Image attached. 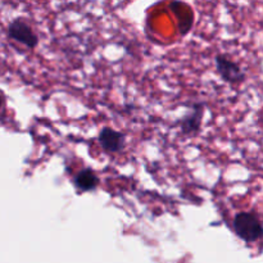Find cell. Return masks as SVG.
Listing matches in <instances>:
<instances>
[{"label": "cell", "instance_id": "6da1fadb", "mask_svg": "<svg viewBox=\"0 0 263 263\" xmlns=\"http://www.w3.org/2000/svg\"><path fill=\"white\" fill-rule=\"evenodd\" d=\"M234 231L246 243H254L263 238V225L253 212H239L233 221Z\"/></svg>", "mask_w": 263, "mask_h": 263}, {"label": "cell", "instance_id": "7a4b0ae2", "mask_svg": "<svg viewBox=\"0 0 263 263\" xmlns=\"http://www.w3.org/2000/svg\"><path fill=\"white\" fill-rule=\"evenodd\" d=\"M215 66L217 73L225 82L240 84L246 80V73H244L243 68L239 66V63H236L225 54H217L215 57Z\"/></svg>", "mask_w": 263, "mask_h": 263}, {"label": "cell", "instance_id": "3957f363", "mask_svg": "<svg viewBox=\"0 0 263 263\" xmlns=\"http://www.w3.org/2000/svg\"><path fill=\"white\" fill-rule=\"evenodd\" d=\"M8 35L10 36V39L23 44V45L30 49L36 48L39 44L37 35L33 32L31 26L23 20L13 21L9 27H8Z\"/></svg>", "mask_w": 263, "mask_h": 263}, {"label": "cell", "instance_id": "277c9868", "mask_svg": "<svg viewBox=\"0 0 263 263\" xmlns=\"http://www.w3.org/2000/svg\"><path fill=\"white\" fill-rule=\"evenodd\" d=\"M98 141L107 153H121L125 148L126 135L112 127H103L98 135Z\"/></svg>", "mask_w": 263, "mask_h": 263}, {"label": "cell", "instance_id": "5b68a950", "mask_svg": "<svg viewBox=\"0 0 263 263\" xmlns=\"http://www.w3.org/2000/svg\"><path fill=\"white\" fill-rule=\"evenodd\" d=\"M203 115H204V105H203V103H194L189 112L179 122L182 135L189 136L198 134V131L200 130V126H202Z\"/></svg>", "mask_w": 263, "mask_h": 263}, {"label": "cell", "instance_id": "8992f818", "mask_svg": "<svg viewBox=\"0 0 263 263\" xmlns=\"http://www.w3.org/2000/svg\"><path fill=\"white\" fill-rule=\"evenodd\" d=\"M73 186L76 187L79 192L86 193L92 192L97 189L100 184V179L98 176L97 172L90 167H85V168L80 170L76 175L73 176Z\"/></svg>", "mask_w": 263, "mask_h": 263}, {"label": "cell", "instance_id": "52a82bcc", "mask_svg": "<svg viewBox=\"0 0 263 263\" xmlns=\"http://www.w3.org/2000/svg\"><path fill=\"white\" fill-rule=\"evenodd\" d=\"M0 108H2V97H0Z\"/></svg>", "mask_w": 263, "mask_h": 263}]
</instances>
